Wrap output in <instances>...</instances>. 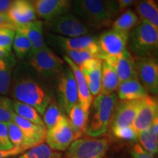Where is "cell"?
Segmentation results:
<instances>
[{
    "instance_id": "1",
    "label": "cell",
    "mask_w": 158,
    "mask_h": 158,
    "mask_svg": "<svg viewBox=\"0 0 158 158\" xmlns=\"http://www.w3.org/2000/svg\"><path fill=\"white\" fill-rule=\"evenodd\" d=\"M46 83L28 64L21 65L13 73L10 92L15 100L32 106L43 115L54 98Z\"/></svg>"
},
{
    "instance_id": "2",
    "label": "cell",
    "mask_w": 158,
    "mask_h": 158,
    "mask_svg": "<svg viewBox=\"0 0 158 158\" xmlns=\"http://www.w3.org/2000/svg\"><path fill=\"white\" fill-rule=\"evenodd\" d=\"M117 100L116 93L100 94L94 98L89 110L85 133L97 138L107 132Z\"/></svg>"
},
{
    "instance_id": "3",
    "label": "cell",
    "mask_w": 158,
    "mask_h": 158,
    "mask_svg": "<svg viewBox=\"0 0 158 158\" xmlns=\"http://www.w3.org/2000/svg\"><path fill=\"white\" fill-rule=\"evenodd\" d=\"M127 46L130 54L136 58L155 57L158 48V29L147 21L140 20L130 31Z\"/></svg>"
},
{
    "instance_id": "4",
    "label": "cell",
    "mask_w": 158,
    "mask_h": 158,
    "mask_svg": "<svg viewBox=\"0 0 158 158\" xmlns=\"http://www.w3.org/2000/svg\"><path fill=\"white\" fill-rule=\"evenodd\" d=\"M27 64L45 81H56L66 63L59 57L48 45L37 51H31Z\"/></svg>"
},
{
    "instance_id": "5",
    "label": "cell",
    "mask_w": 158,
    "mask_h": 158,
    "mask_svg": "<svg viewBox=\"0 0 158 158\" xmlns=\"http://www.w3.org/2000/svg\"><path fill=\"white\" fill-rule=\"evenodd\" d=\"M71 7L77 17L89 27L101 29L110 27L113 22L102 0H72Z\"/></svg>"
},
{
    "instance_id": "6",
    "label": "cell",
    "mask_w": 158,
    "mask_h": 158,
    "mask_svg": "<svg viewBox=\"0 0 158 158\" xmlns=\"http://www.w3.org/2000/svg\"><path fill=\"white\" fill-rule=\"evenodd\" d=\"M43 27L53 34L56 33L61 35V36L68 37L84 36L92 32V29L89 26L71 13L45 21Z\"/></svg>"
},
{
    "instance_id": "7",
    "label": "cell",
    "mask_w": 158,
    "mask_h": 158,
    "mask_svg": "<svg viewBox=\"0 0 158 158\" xmlns=\"http://www.w3.org/2000/svg\"><path fill=\"white\" fill-rule=\"evenodd\" d=\"M56 83L59 106L66 113H68L73 106L78 103V95L74 75L67 64L56 80Z\"/></svg>"
},
{
    "instance_id": "8",
    "label": "cell",
    "mask_w": 158,
    "mask_h": 158,
    "mask_svg": "<svg viewBox=\"0 0 158 158\" xmlns=\"http://www.w3.org/2000/svg\"><path fill=\"white\" fill-rule=\"evenodd\" d=\"M129 33L110 29L98 37V59L104 60L122 52L127 48Z\"/></svg>"
},
{
    "instance_id": "9",
    "label": "cell",
    "mask_w": 158,
    "mask_h": 158,
    "mask_svg": "<svg viewBox=\"0 0 158 158\" xmlns=\"http://www.w3.org/2000/svg\"><path fill=\"white\" fill-rule=\"evenodd\" d=\"M108 149L106 138H78L69 147L70 158H102Z\"/></svg>"
},
{
    "instance_id": "10",
    "label": "cell",
    "mask_w": 158,
    "mask_h": 158,
    "mask_svg": "<svg viewBox=\"0 0 158 158\" xmlns=\"http://www.w3.org/2000/svg\"><path fill=\"white\" fill-rule=\"evenodd\" d=\"M45 139L47 145L54 151L62 152L68 149L71 143L76 140L68 118L63 114L56 125L52 129L47 130Z\"/></svg>"
},
{
    "instance_id": "11",
    "label": "cell",
    "mask_w": 158,
    "mask_h": 158,
    "mask_svg": "<svg viewBox=\"0 0 158 158\" xmlns=\"http://www.w3.org/2000/svg\"><path fill=\"white\" fill-rule=\"evenodd\" d=\"M47 40L51 45L59 47L63 52L66 51H92L98 55V37L93 35L68 37L56 35L53 33L47 34Z\"/></svg>"
},
{
    "instance_id": "12",
    "label": "cell",
    "mask_w": 158,
    "mask_h": 158,
    "mask_svg": "<svg viewBox=\"0 0 158 158\" xmlns=\"http://www.w3.org/2000/svg\"><path fill=\"white\" fill-rule=\"evenodd\" d=\"M137 78L148 94L156 95L158 93V63L154 56L137 58Z\"/></svg>"
},
{
    "instance_id": "13",
    "label": "cell",
    "mask_w": 158,
    "mask_h": 158,
    "mask_svg": "<svg viewBox=\"0 0 158 158\" xmlns=\"http://www.w3.org/2000/svg\"><path fill=\"white\" fill-rule=\"evenodd\" d=\"M104 61L114 69L120 82L137 78L135 59L127 48L120 54L108 57Z\"/></svg>"
},
{
    "instance_id": "14",
    "label": "cell",
    "mask_w": 158,
    "mask_h": 158,
    "mask_svg": "<svg viewBox=\"0 0 158 158\" xmlns=\"http://www.w3.org/2000/svg\"><path fill=\"white\" fill-rule=\"evenodd\" d=\"M158 117L157 99L151 96L142 99L141 105L135 116L132 126L137 133L151 126L154 120Z\"/></svg>"
},
{
    "instance_id": "15",
    "label": "cell",
    "mask_w": 158,
    "mask_h": 158,
    "mask_svg": "<svg viewBox=\"0 0 158 158\" xmlns=\"http://www.w3.org/2000/svg\"><path fill=\"white\" fill-rule=\"evenodd\" d=\"M72 0H37L32 3L36 14L45 21L70 13Z\"/></svg>"
},
{
    "instance_id": "16",
    "label": "cell",
    "mask_w": 158,
    "mask_h": 158,
    "mask_svg": "<svg viewBox=\"0 0 158 158\" xmlns=\"http://www.w3.org/2000/svg\"><path fill=\"white\" fill-rule=\"evenodd\" d=\"M141 100L117 102L111 118V128L132 125Z\"/></svg>"
},
{
    "instance_id": "17",
    "label": "cell",
    "mask_w": 158,
    "mask_h": 158,
    "mask_svg": "<svg viewBox=\"0 0 158 158\" xmlns=\"http://www.w3.org/2000/svg\"><path fill=\"white\" fill-rule=\"evenodd\" d=\"M7 15L16 28L37 20L34 6L29 0H14Z\"/></svg>"
},
{
    "instance_id": "18",
    "label": "cell",
    "mask_w": 158,
    "mask_h": 158,
    "mask_svg": "<svg viewBox=\"0 0 158 158\" xmlns=\"http://www.w3.org/2000/svg\"><path fill=\"white\" fill-rule=\"evenodd\" d=\"M102 63V59L92 58L84 62L78 67L93 97L98 96L100 92Z\"/></svg>"
},
{
    "instance_id": "19",
    "label": "cell",
    "mask_w": 158,
    "mask_h": 158,
    "mask_svg": "<svg viewBox=\"0 0 158 158\" xmlns=\"http://www.w3.org/2000/svg\"><path fill=\"white\" fill-rule=\"evenodd\" d=\"M13 122L21 130L25 138L26 145L29 149L43 143L46 135V127L39 126L19 116L15 113L13 116Z\"/></svg>"
},
{
    "instance_id": "20",
    "label": "cell",
    "mask_w": 158,
    "mask_h": 158,
    "mask_svg": "<svg viewBox=\"0 0 158 158\" xmlns=\"http://www.w3.org/2000/svg\"><path fill=\"white\" fill-rule=\"evenodd\" d=\"M63 60L70 67L74 75L77 89H78V103L82 108V109L84 110L85 113L88 115L90 106L92 105V101H93V96L91 94L86 80H85L84 77L78 67L69 57L65 56V55L63 56Z\"/></svg>"
},
{
    "instance_id": "21",
    "label": "cell",
    "mask_w": 158,
    "mask_h": 158,
    "mask_svg": "<svg viewBox=\"0 0 158 158\" xmlns=\"http://www.w3.org/2000/svg\"><path fill=\"white\" fill-rule=\"evenodd\" d=\"M117 98L121 100H138L149 95L138 78L119 82L117 89Z\"/></svg>"
},
{
    "instance_id": "22",
    "label": "cell",
    "mask_w": 158,
    "mask_h": 158,
    "mask_svg": "<svg viewBox=\"0 0 158 158\" xmlns=\"http://www.w3.org/2000/svg\"><path fill=\"white\" fill-rule=\"evenodd\" d=\"M43 23L41 21H32L27 24L18 27L16 30L24 35L31 43V51H37L47 46L43 35Z\"/></svg>"
},
{
    "instance_id": "23",
    "label": "cell",
    "mask_w": 158,
    "mask_h": 158,
    "mask_svg": "<svg viewBox=\"0 0 158 158\" xmlns=\"http://www.w3.org/2000/svg\"><path fill=\"white\" fill-rule=\"evenodd\" d=\"M134 6L139 20L147 21L158 29V7L155 0H135Z\"/></svg>"
},
{
    "instance_id": "24",
    "label": "cell",
    "mask_w": 158,
    "mask_h": 158,
    "mask_svg": "<svg viewBox=\"0 0 158 158\" xmlns=\"http://www.w3.org/2000/svg\"><path fill=\"white\" fill-rule=\"evenodd\" d=\"M15 63L16 60L13 54L0 59V95H7L10 92L13 68Z\"/></svg>"
},
{
    "instance_id": "25",
    "label": "cell",
    "mask_w": 158,
    "mask_h": 158,
    "mask_svg": "<svg viewBox=\"0 0 158 158\" xmlns=\"http://www.w3.org/2000/svg\"><path fill=\"white\" fill-rule=\"evenodd\" d=\"M119 82L114 69L107 62L102 60L100 94H110L114 93L117 89Z\"/></svg>"
},
{
    "instance_id": "26",
    "label": "cell",
    "mask_w": 158,
    "mask_h": 158,
    "mask_svg": "<svg viewBox=\"0 0 158 158\" xmlns=\"http://www.w3.org/2000/svg\"><path fill=\"white\" fill-rule=\"evenodd\" d=\"M68 114L71 127L73 130L76 139H78L85 132L88 115L85 113L79 103L73 106Z\"/></svg>"
},
{
    "instance_id": "27",
    "label": "cell",
    "mask_w": 158,
    "mask_h": 158,
    "mask_svg": "<svg viewBox=\"0 0 158 158\" xmlns=\"http://www.w3.org/2000/svg\"><path fill=\"white\" fill-rule=\"evenodd\" d=\"M139 21L140 20L135 12L131 9H127L122 12L115 20H114L110 27L112 29L130 33Z\"/></svg>"
},
{
    "instance_id": "28",
    "label": "cell",
    "mask_w": 158,
    "mask_h": 158,
    "mask_svg": "<svg viewBox=\"0 0 158 158\" xmlns=\"http://www.w3.org/2000/svg\"><path fill=\"white\" fill-rule=\"evenodd\" d=\"M13 109L15 114L39 126L45 127L43 118L32 106L18 100H13Z\"/></svg>"
},
{
    "instance_id": "29",
    "label": "cell",
    "mask_w": 158,
    "mask_h": 158,
    "mask_svg": "<svg viewBox=\"0 0 158 158\" xmlns=\"http://www.w3.org/2000/svg\"><path fill=\"white\" fill-rule=\"evenodd\" d=\"M18 158H62V155L51 149L46 143H41L27 150Z\"/></svg>"
},
{
    "instance_id": "30",
    "label": "cell",
    "mask_w": 158,
    "mask_h": 158,
    "mask_svg": "<svg viewBox=\"0 0 158 158\" xmlns=\"http://www.w3.org/2000/svg\"><path fill=\"white\" fill-rule=\"evenodd\" d=\"M63 115L59 104L55 99L53 98L45 108L43 116V122L47 130L52 129L56 125L59 118Z\"/></svg>"
},
{
    "instance_id": "31",
    "label": "cell",
    "mask_w": 158,
    "mask_h": 158,
    "mask_svg": "<svg viewBox=\"0 0 158 158\" xmlns=\"http://www.w3.org/2000/svg\"><path fill=\"white\" fill-rule=\"evenodd\" d=\"M12 46L13 48L15 56L19 59L27 58L32 48L29 40L24 35L18 31H15Z\"/></svg>"
},
{
    "instance_id": "32",
    "label": "cell",
    "mask_w": 158,
    "mask_h": 158,
    "mask_svg": "<svg viewBox=\"0 0 158 158\" xmlns=\"http://www.w3.org/2000/svg\"><path fill=\"white\" fill-rule=\"evenodd\" d=\"M138 138L141 147L152 155H155L158 151L157 136L152 132L150 127L138 133Z\"/></svg>"
},
{
    "instance_id": "33",
    "label": "cell",
    "mask_w": 158,
    "mask_h": 158,
    "mask_svg": "<svg viewBox=\"0 0 158 158\" xmlns=\"http://www.w3.org/2000/svg\"><path fill=\"white\" fill-rule=\"evenodd\" d=\"M7 125L10 140L13 147H25L29 149L26 145L24 136L19 126L13 121L7 122Z\"/></svg>"
},
{
    "instance_id": "34",
    "label": "cell",
    "mask_w": 158,
    "mask_h": 158,
    "mask_svg": "<svg viewBox=\"0 0 158 158\" xmlns=\"http://www.w3.org/2000/svg\"><path fill=\"white\" fill-rule=\"evenodd\" d=\"M13 114V100L5 96L0 95V122L7 123L12 122Z\"/></svg>"
},
{
    "instance_id": "35",
    "label": "cell",
    "mask_w": 158,
    "mask_h": 158,
    "mask_svg": "<svg viewBox=\"0 0 158 158\" xmlns=\"http://www.w3.org/2000/svg\"><path fill=\"white\" fill-rule=\"evenodd\" d=\"M65 56L69 57L71 60L79 67L84 62L92 58H98V55L92 51H64Z\"/></svg>"
},
{
    "instance_id": "36",
    "label": "cell",
    "mask_w": 158,
    "mask_h": 158,
    "mask_svg": "<svg viewBox=\"0 0 158 158\" xmlns=\"http://www.w3.org/2000/svg\"><path fill=\"white\" fill-rule=\"evenodd\" d=\"M114 135L118 138L124 140H136L138 138V133L134 130L132 125L124 126L111 128Z\"/></svg>"
},
{
    "instance_id": "37",
    "label": "cell",
    "mask_w": 158,
    "mask_h": 158,
    "mask_svg": "<svg viewBox=\"0 0 158 158\" xmlns=\"http://www.w3.org/2000/svg\"><path fill=\"white\" fill-rule=\"evenodd\" d=\"M15 31L9 29H0V48L11 51Z\"/></svg>"
},
{
    "instance_id": "38",
    "label": "cell",
    "mask_w": 158,
    "mask_h": 158,
    "mask_svg": "<svg viewBox=\"0 0 158 158\" xmlns=\"http://www.w3.org/2000/svg\"><path fill=\"white\" fill-rule=\"evenodd\" d=\"M13 147L9 138L7 123L0 122V150H7Z\"/></svg>"
},
{
    "instance_id": "39",
    "label": "cell",
    "mask_w": 158,
    "mask_h": 158,
    "mask_svg": "<svg viewBox=\"0 0 158 158\" xmlns=\"http://www.w3.org/2000/svg\"><path fill=\"white\" fill-rule=\"evenodd\" d=\"M29 149L25 147H13L7 150H0V158H11L21 155Z\"/></svg>"
},
{
    "instance_id": "40",
    "label": "cell",
    "mask_w": 158,
    "mask_h": 158,
    "mask_svg": "<svg viewBox=\"0 0 158 158\" xmlns=\"http://www.w3.org/2000/svg\"><path fill=\"white\" fill-rule=\"evenodd\" d=\"M102 2H103L105 7H106L110 18L114 21V18L119 15L117 0H102Z\"/></svg>"
},
{
    "instance_id": "41",
    "label": "cell",
    "mask_w": 158,
    "mask_h": 158,
    "mask_svg": "<svg viewBox=\"0 0 158 158\" xmlns=\"http://www.w3.org/2000/svg\"><path fill=\"white\" fill-rule=\"evenodd\" d=\"M131 153L134 158H154V155L144 149L139 143L134 146L131 150Z\"/></svg>"
},
{
    "instance_id": "42",
    "label": "cell",
    "mask_w": 158,
    "mask_h": 158,
    "mask_svg": "<svg viewBox=\"0 0 158 158\" xmlns=\"http://www.w3.org/2000/svg\"><path fill=\"white\" fill-rule=\"evenodd\" d=\"M0 29H9L16 30V26L8 19L7 14L0 13Z\"/></svg>"
},
{
    "instance_id": "43",
    "label": "cell",
    "mask_w": 158,
    "mask_h": 158,
    "mask_svg": "<svg viewBox=\"0 0 158 158\" xmlns=\"http://www.w3.org/2000/svg\"><path fill=\"white\" fill-rule=\"evenodd\" d=\"M135 0H117L118 13H122L134 5Z\"/></svg>"
},
{
    "instance_id": "44",
    "label": "cell",
    "mask_w": 158,
    "mask_h": 158,
    "mask_svg": "<svg viewBox=\"0 0 158 158\" xmlns=\"http://www.w3.org/2000/svg\"><path fill=\"white\" fill-rule=\"evenodd\" d=\"M14 0H0V13L7 14Z\"/></svg>"
},
{
    "instance_id": "45",
    "label": "cell",
    "mask_w": 158,
    "mask_h": 158,
    "mask_svg": "<svg viewBox=\"0 0 158 158\" xmlns=\"http://www.w3.org/2000/svg\"><path fill=\"white\" fill-rule=\"evenodd\" d=\"M150 129L155 135L158 136V117L156 118L152 123L151 126H150Z\"/></svg>"
},
{
    "instance_id": "46",
    "label": "cell",
    "mask_w": 158,
    "mask_h": 158,
    "mask_svg": "<svg viewBox=\"0 0 158 158\" xmlns=\"http://www.w3.org/2000/svg\"><path fill=\"white\" fill-rule=\"evenodd\" d=\"M12 54V51L0 48V59L5 58Z\"/></svg>"
},
{
    "instance_id": "47",
    "label": "cell",
    "mask_w": 158,
    "mask_h": 158,
    "mask_svg": "<svg viewBox=\"0 0 158 158\" xmlns=\"http://www.w3.org/2000/svg\"><path fill=\"white\" fill-rule=\"evenodd\" d=\"M29 2H31V3H33V2H35V1H37V0H29Z\"/></svg>"
},
{
    "instance_id": "48",
    "label": "cell",
    "mask_w": 158,
    "mask_h": 158,
    "mask_svg": "<svg viewBox=\"0 0 158 158\" xmlns=\"http://www.w3.org/2000/svg\"><path fill=\"white\" fill-rule=\"evenodd\" d=\"M11 158H13V157H11Z\"/></svg>"
}]
</instances>
